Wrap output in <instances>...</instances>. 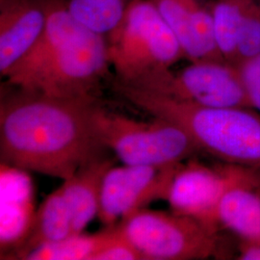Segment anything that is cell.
I'll return each instance as SVG.
<instances>
[{
    "label": "cell",
    "mask_w": 260,
    "mask_h": 260,
    "mask_svg": "<svg viewBox=\"0 0 260 260\" xmlns=\"http://www.w3.org/2000/svg\"><path fill=\"white\" fill-rule=\"evenodd\" d=\"M0 104L1 163L68 179L104 149L93 126L96 96L56 98L17 89Z\"/></svg>",
    "instance_id": "6da1fadb"
},
{
    "label": "cell",
    "mask_w": 260,
    "mask_h": 260,
    "mask_svg": "<svg viewBox=\"0 0 260 260\" xmlns=\"http://www.w3.org/2000/svg\"><path fill=\"white\" fill-rule=\"evenodd\" d=\"M112 87L141 110L177 124L200 150L230 164L260 167V114L255 110L205 106L117 80Z\"/></svg>",
    "instance_id": "7a4b0ae2"
},
{
    "label": "cell",
    "mask_w": 260,
    "mask_h": 260,
    "mask_svg": "<svg viewBox=\"0 0 260 260\" xmlns=\"http://www.w3.org/2000/svg\"><path fill=\"white\" fill-rule=\"evenodd\" d=\"M117 81L145 88L185 58L175 33L150 0H137L106 36Z\"/></svg>",
    "instance_id": "3957f363"
},
{
    "label": "cell",
    "mask_w": 260,
    "mask_h": 260,
    "mask_svg": "<svg viewBox=\"0 0 260 260\" xmlns=\"http://www.w3.org/2000/svg\"><path fill=\"white\" fill-rule=\"evenodd\" d=\"M93 126L103 147L112 149L124 165H177L200 150L181 127L160 118L136 121L98 105Z\"/></svg>",
    "instance_id": "277c9868"
},
{
    "label": "cell",
    "mask_w": 260,
    "mask_h": 260,
    "mask_svg": "<svg viewBox=\"0 0 260 260\" xmlns=\"http://www.w3.org/2000/svg\"><path fill=\"white\" fill-rule=\"evenodd\" d=\"M110 67L106 37L81 26L15 88L56 98L96 96Z\"/></svg>",
    "instance_id": "5b68a950"
},
{
    "label": "cell",
    "mask_w": 260,
    "mask_h": 260,
    "mask_svg": "<svg viewBox=\"0 0 260 260\" xmlns=\"http://www.w3.org/2000/svg\"><path fill=\"white\" fill-rule=\"evenodd\" d=\"M143 259H207L218 251L217 234L176 212L140 209L119 225Z\"/></svg>",
    "instance_id": "8992f818"
},
{
    "label": "cell",
    "mask_w": 260,
    "mask_h": 260,
    "mask_svg": "<svg viewBox=\"0 0 260 260\" xmlns=\"http://www.w3.org/2000/svg\"><path fill=\"white\" fill-rule=\"evenodd\" d=\"M140 89L205 106L251 109L238 67L223 60L190 62Z\"/></svg>",
    "instance_id": "52a82bcc"
},
{
    "label": "cell",
    "mask_w": 260,
    "mask_h": 260,
    "mask_svg": "<svg viewBox=\"0 0 260 260\" xmlns=\"http://www.w3.org/2000/svg\"><path fill=\"white\" fill-rule=\"evenodd\" d=\"M181 163L170 166L124 165L113 167L103 179L98 217L108 228L119 219L143 209L156 200H166Z\"/></svg>",
    "instance_id": "ba28073f"
},
{
    "label": "cell",
    "mask_w": 260,
    "mask_h": 260,
    "mask_svg": "<svg viewBox=\"0 0 260 260\" xmlns=\"http://www.w3.org/2000/svg\"><path fill=\"white\" fill-rule=\"evenodd\" d=\"M235 164L214 170L201 163H181L168 191L173 212L184 215L217 234L219 205L233 178Z\"/></svg>",
    "instance_id": "9c48e42d"
},
{
    "label": "cell",
    "mask_w": 260,
    "mask_h": 260,
    "mask_svg": "<svg viewBox=\"0 0 260 260\" xmlns=\"http://www.w3.org/2000/svg\"><path fill=\"white\" fill-rule=\"evenodd\" d=\"M51 0H0V74L35 45L47 25Z\"/></svg>",
    "instance_id": "30bf717a"
},
{
    "label": "cell",
    "mask_w": 260,
    "mask_h": 260,
    "mask_svg": "<svg viewBox=\"0 0 260 260\" xmlns=\"http://www.w3.org/2000/svg\"><path fill=\"white\" fill-rule=\"evenodd\" d=\"M190 62L223 60L216 45L210 7L200 0H150ZM224 61V60H223Z\"/></svg>",
    "instance_id": "8fae6325"
},
{
    "label": "cell",
    "mask_w": 260,
    "mask_h": 260,
    "mask_svg": "<svg viewBox=\"0 0 260 260\" xmlns=\"http://www.w3.org/2000/svg\"><path fill=\"white\" fill-rule=\"evenodd\" d=\"M249 167L235 165L219 205V222L240 239L260 238V193Z\"/></svg>",
    "instance_id": "7c38bea8"
},
{
    "label": "cell",
    "mask_w": 260,
    "mask_h": 260,
    "mask_svg": "<svg viewBox=\"0 0 260 260\" xmlns=\"http://www.w3.org/2000/svg\"><path fill=\"white\" fill-rule=\"evenodd\" d=\"M113 166L111 159L99 156L64 180L62 188L72 213L74 235L82 233L98 216L103 179Z\"/></svg>",
    "instance_id": "4fadbf2b"
},
{
    "label": "cell",
    "mask_w": 260,
    "mask_h": 260,
    "mask_svg": "<svg viewBox=\"0 0 260 260\" xmlns=\"http://www.w3.org/2000/svg\"><path fill=\"white\" fill-rule=\"evenodd\" d=\"M72 235V213L60 186L40 205L25 240L15 250V258L24 259L39 247L62 241Z\"/></svg>",
    "instance_id": "5bb4252c"
},
{
    "label": "cell",
    "mask_w": 260,
    "mask_h": 260,
    "mask_svg": "<svg viewBox=\"0 0 260 260\" xmlns=\"http://www.w3.org/2000/svg\"><path fill=\"white\" fill-rule=\"evenodd\" d=\"M252 0H216L210 5L214 36L223 60L236 66L242 26Z\"/></svg>",
    "instance_id": "9a60e30c"
},
{
    "label": "cell",
    "mask_w": 260,
    "mask_h": 260,
    "mask_svg": "<svg viewBox=\"0 0 260 260\" xmlns=\"http://www.w3.org/2000/svg\"><path fill=\"white\" fill-rule=\"evenodd\" d=\"M137 0H64L66 8L82 26L107 36Z\"/></svg>",
    "instance_id": "2e32d148"
},
{
    "label": "cell",
    "mask_w": 260,
    "mask_h": 260,
    "mask_svg": "<svg viewBox=\"0 0 260 260\" xmlns=\"http://www.w3.org/2000/svg\"><path fill=\"white\" fill-rule=\"evenodd\" d=\"M117 228H108L93 235L75 234L62 241L41 246L29 252L26 260H92L93 255L111 240Z\"/></svg>",
    "instance_id": "e0dca14e"
},
{
    "label": "cell",
    "mask_w": 260,
    "mask_h": 260,
    "mask_svg": "<svg viewBox=\"0 0 260 260\" xmlns=\"http://www.w3.org/2000/svg\"><path fill=\"white\" fill-rule=\"evenodd\" d=\"M143 259L140 251L130 243L117 228L115 236L98 251L92 260H138Z\"/></svg>",
    "instance_id": "ac0fdd59"
},
{
    "label": "cell",
    "mask_w": 260,
    "mask_h": 260,
    "mask_svg": "<svg viewBox=\"0 0 260 260\" xmlns=\"http://www.w3.org/2000/svg\"><path fill=\"white\" fill-rule=\"evenodd\" d=\"M251 109L260 114V54L237 66Z\"/></svg>",
    "instance_id": "d6986e66"
},
{
    "label": "cell",
    "mask_w": 260,
    "mask_h": 260,
    "mask_svg": "<svg viewBox=\"0 0 260 260\" xmlns=\"http://www.w3.org/2000/svg\"><path fill=\"white\" fill-rule=\"evenodd\" d=\"M238 259L260 260V238L240 239L238 245Z\"/></svg>",
    "instance_id": "ffe728a7"
},
{
    "label": "cell",
    "mask_w": 260,
    "mask_h": 260,
    "mask_svg": "<svg viewBox=\"0 0 260 260\" xmlns=\"http://www.w3.org/2000/svg\"><path fill=\"white\" fill-rule=\"evenodd\" d=\"M258 1H259V2H260V0H258Z\"/></svg>",
    "instance_id": "44dd1931"
}]
</instances>
